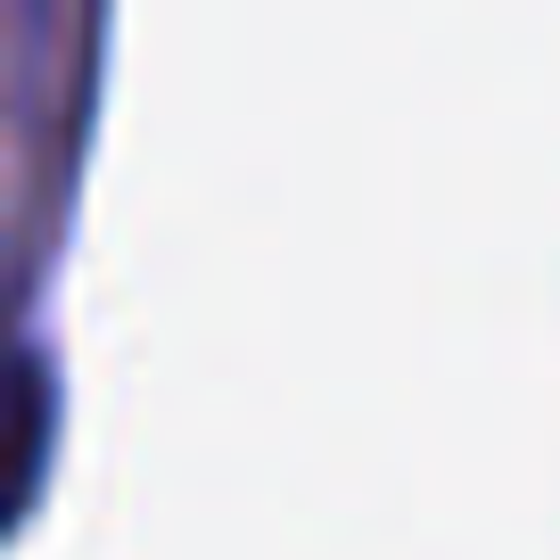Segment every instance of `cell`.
I'll return each mask as SVG.
<instances>
[{"mask_svg": "<svg viewBox=\"0 0 560 560\" xmlns=\"http://www.w3.org/2000/svg\"><path fill=\"white\" fill-rule=\"evenodd\" d=\"M9 462H18V511H25L34 470H42V363L34 354H18V445H9Z\"/></svg>", "mask_w": 560, "mask_h": 560, "instance_id": "1", "label": "cell"}]
</instances>
